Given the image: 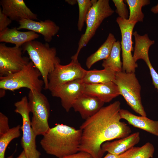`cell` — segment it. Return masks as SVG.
<instances>
[{"label":"cell","instance_id":"23","mask_svg":"<svg viewBox=\"0 0 158 158\" xmlns=\"http://www.w3.org/2000/svg\"><path fill=\"white\" fill-rule=\"evenodd\" d=\"M121 42L116 41L114 44L110 53L102 64L104 68L109 69L115 73L122 71V62L121 61Z\"/></svg>","mask_w":158,"mask_h":158},{"label":"cell","instance_id":"18","mask_svg":"<svg viewBox=\"0 0 158 158\" xmlns=\"http://www.w3.org/2000/svg\"><path fill=\"white\" fill-rule=\"evenodd\" d=\"M120 114L121 119L126 120L130 124L158 136V121L152 120L146 116H136L123 109H120Z\"/></svg>","mask_w":158,"mask_h":158},{"label":"cell","instance_id":"31","mask_svg":"<svg viewBox=\"0 0 158 158\" xmlns=\"http://www.w3.org/2000/svg\"><path fill=\"white\" fill-rule=\"evenodd\" d=\"M150 71L151 76L152 84L154 85L155 88L157 89L158 92V74L153 67L150 61L146 63Z\"/></svg>","mask_w":158,"mask_h":158},{"label":"cell","instance_id":"12","mask_svg":"<svg viewBox=\"0 0 158 158\" xmlns=\"http://www.w3.org/2000/svg\"><path fill=\"white\" fill-rule=\"evenodd\" d=\"M84 85L82 79H79L57 87L50 91L52 96L60 99L62 106L68 112L76 100L84 94Z\"/></svg>","mask_w":158,"mask_h":158},{"label":"cell","instance_id":"19","mask_svg":"<svg viewBox=\"0 0 158 158\" xmlns=\"http://www.w3.org/2000/svg\"><path fill=\"white\" fill-rule=\"evenodd\" d=\"M140 133L137 132L118 140L103 143L101 146L104 152L119 155L132 148L140 142Z\"/></svg>","mask_w":158,"mask_h":158},{"label":"cell","instance_id":"17","mask_svg":"<svg viewBox=\"0 0 158 158\" xmlns=\"http://www.w3.org/2000/svg\"><path fill=\"white\" fill-rule=\"evenodd\" d=\"M39 36L37 33L32 31L23 32L19 31L16 27L7 28L0 32V42L10 43L16 47H21L25 43L35 40Z\"/></svg>","mask_w":158,"mask_h":158},{"label":"cell","instance_id":"36","mask_svg":"<svg viewBox=\"0 0 158 158\" xmlns=\"http://www.w3.org/2000/svg\"><path fill=\"white\" fill-rule=\"evenodd\" d=\"M17 158H27L24 151L23 150Z\"/></svg>","mask_w":158,"mask_h":158},{"label":"cell","instance_id":"13","mask_svg":"<svg viewBox=\"0 0 158 158\" xmlns=\"http://www.w3.org/2000/svg\"><path fill=\"white\" fill-rule=\"evenodd\" d=\"M2 12L12 21L18 22L23 19H38L37 15L27 6L23 0H1Z\"/></svg>","mask_w":158,"mask_h":158},{"label":"cell","instance_id":"33","mask_svg":"<svg viewBox=\"0 0 158 158\" xmlns=\"http://www.w3.org/2000/svg\"><path fill=\"white\" fill-rule=\"evenodd\" d=\"M119 155L108 153L103 158H119Z\"/></svg>","mask_w":158,"mask_h":158},{"label":"cell","instance_id":"16","mask_svg":"<svg viewBox=\"0 0 158 158\" xmlns=\"http://www.w3.org/2000/svg\"><path fill=\"white\" fill-rule=\"evenodd\" d=\"M104 103L96 97L83 94L76 100L72 108L80 113L83 119L86 120L97 112Z\"/></svg>","mask_w":158,"mask_h":158},{"label":"cell","instance_id":"20","mask_svg":"<svg viewBox=\"0 0 158 158\" xmlns=\"http://www.w3.org/2000/svg\"><path fill=\"white\" fill-rule=\"evenodd\" d=\"M133 35L135 40L133 55L134 61L136 63L138 60L142 59L147 63L150 61L148 54L149 49L150 47L154 43V41L150 40L147 34L141 35L135 31L133 32Z\"/></svg>","mask_w":158,"mask_h":158},{"label":"cell","instance_id":"1","mask_svg":"<svg viewBox=\"0 0 158 158\" xmlns=\"http://www.w3.org/2000/svg\"><path fill=\"white\" fill-rule=\"evenodd\" d=\"M120 106V102L116 101L103 107L82 124L79 152H86L93 158H102L105 152L101 148L103 143L130 135V128L121 121Z\"/></svg>","mask_w":158,"mask_h":158},{"label":"cell","instance_id":"14","mask_svg":"<svg viewBox=\"0 0 158 158\" xmlns=\"http://www.w3.org/2000/svg\"><path fill=\"white\" fill-rule=\"evenodd\" d=\"M18 30L25 29L41 34L45 41L50 42L53 37L58 32L60 28L53 21L49 19L37 21L28 19H22L19 22Z\"/></svg>","mask_w":158,"mask_h":158},{"label":"cell","instance_id":"9","mask_svg":"<svg viewBox=\"0 0 158 158\" xmlns=\"http://www.w3.org/2000/svg\"><path fill=\"white\" fill-rule=\"evenodd\" d=\"M22 51L21 47L0 44V77L18 72L29 63L30 58L23 56Z\"/></svg>","mask_w":158,"mask_h":158},{"label":"cell","instance_id":"3","mask_svg":"<svg viewBox=\"0 0 158 158\" xmlns=\"http://www.w3.org/2000/svg\"><path fill=\"white\" fill-rule=\"evenodd\" d=\"M23 51L26 52L35 67L40 72L44 83V89H48V76L54 69L56 64L60 63L56 56L55 48L50 47L47 43H43L33 40L28 42L21 47Z\"/></svg>","mask_w":158,"mask_h":158},{"label":"cell","instance_id":"34","mask_svg":"<svg viewBox=\"0 0 158 158\" xmlns=\"http://www.w3.org/2000/svg\"><path fill=\"white\" fill-rule=\"evenodd\" d=\"M151 11L154 14L158 13V3L157 5L152 7L151 8Z\"/></svg>","mask_w":158,"mask_h":158},{"label":"cell","instance_id":"10","mask_svg":"<svg viewBox=\"0 0 158 158\" xmlns=\"http://www.w3.org/2000/svg\"><path fill=\"white\" fill-rule=\"evenodd\" d=\"M87 70L83 68L78 60H71L66 65L58 63L48 75V89L53 88L71 81L82 79Z\"/></svg>","mask_w":158,"mask_h":158},{"label":"cell","instance_id":"30","mask_svg":"<svg viewBox=\"0 0 158 158\" xmlns=\"http://www.w3.org/2000/svg\"><path fill=\"white\" fill-rule=\"evenodd\" d=\"M12 20L2 11L0 8V32L8 28L12 23Z\"/></svg>","mask_w":158,"mask_h":158},{"label":"cell","instance_id":"11","mask_svg":"<svg viewBox=\"0 0 158 158\" xmlns=\"http://www.w3.org/2000/svg\"><path fill=\"white\" fill-rule=\"evenodd\" d=\"M116 22L120 29L121 35V42L122 57V71L127 73H135L138 65L134 61L132 41L133 30L136 23H130L128 19L117 18Z\"/></svg>","mask_w":158,"mask_h":158},{"label":"cell","instance_id":"15","mask_svg":"<svg viewBox=\"0 0 158 158\" xmlns=\"http://www.w3.org/2000/svg\"><path fill=\"white\" fill-rule=\"evenodd\" d=\"M84 94L108 103L120 95L117 86L113 81L96 84H84Z\"/></svg>","mask_w":158,"mask_h":158},{"label":"cell","instance_id":"7","mask_svg":"<svg viewBox=\"0 0 158 158\" xmlns=\"http://www.w3.org/2000/svg\"><path fill=\"white\" fill-rule=\"evenodd\" d=\"M28 104L33 114L31 126L36 136L44 135L50 129L48 120L50 106L48 100L41 92L30 90L28 95Z\"/></svg>","mask_w":158,"mask_h":158},{"label":"cell","instance_id":"32","mask_svg":"<svg viewBox=\"0 0 158 158\" xmlns=\"http://www.w3.org/2000/svg\"><path fill=\"white\" fill-rule=\"evenodd\" d=\"M63 158H93L89 153L84 152L80 151Z\"/></svg>","mask_w":158,"mask_h":158},{"label":"cell","instance_id":"25","mask_svg":"<svg viewBox=\"0 0 158 158\" xmlns=\"http://www.w3.org/2000/svg\"><path fill=\"white\" fill-rule=\"evenodd\" d=\"M154 151L153 145L147 142L140 147H133L119 155V158H152Z\"/></svg>","mask_w":158,"mask_h":158},{"label":"cell","instance_id":"28","mask_svg":"<svg viewBox=\"0 0 158 158\" xmlns=\"http://www.w3.org/2000/svg\"><path fill=\"white\" fill-rule=\"evenodd\" d=\"M112 1L116 8V12L119 17L123 19H128L129 16L128 11L124 1L113 0Z\"/></svg>","mask_w":158,"mask_h":158},{"label":"cell","instance_id":"8","mask_svg":"<svg viewBox=\"0 0 158 158\" xmlns=\"http://www.w3.org/2000/svg\"><path fill=\"white\" fill-rule=\"evenodd\" d=\"M15 112L20 114L22 119L21 128L23 132L21 145L27 158H40L41 153L36 148V137L32 129L30 117V112L28 99L26 96L14 104Z\"/></svg>","mask_w":158,"mask_h":158},{"label":"cell","instance_id":"37","mask_svg":"<svg viewBox=\"0 0 158 158\" xmlns=\"http://www.w3.org/2000/svg\"><path fill=\"white\" fill-rule=\"evenodd\" d=\"M0 97H3L5 95V90L0 89Z\"/></svg>","mask_w":158,"mask_h":158},{"label":"cell","instance_id":"21","mask_svg":"<svg viewBox=\"0 0 158 158\" xmlns=\"http://www.w3.org/2000/svg\"><path fill=\"white\" fill-rule=\"evenodd\" d=\"M114 35L109 33L103 44L95 52L86 59L85 64L87 68H90L97 62L107 59L109 56L114 43L116 41Z\"/></svg>","mask_w":158,"mask_h":158},{"label":"cell","instance_id":"29","mask_svg":"<svg viewBox=\"0 0 158 158\" xmlns=\"http://www.w3.org/2000/svg\"><path fill=\"white\" fill-rule=\"evenodd\" d=\"M10 129L7 116L0 112V136L7 132Z\"/></svg>","mask_w":158,"mask_h":158},{"label":"cell","instance_id":"38","mask_svg":"<svg viewBox=\"0 0 158 158\" xmlns=\"http://www.w3.org/2000/svg\"></svg>","mask_w":158,"mask_h":158},{"label":"cell","instance_id":"2","mask_svg":"<svg viewBox=\"0 0 158 158\" xmlns=\"http://www.w3.org/2000/svg\"><path fill=\"white\" fill-rule=\"evenodd\" d=\"M82 135L80 129L58 124L43 135L40 144L47 154L63 158L79 152Z\"/></svg>","mask_w":158,"mask_h":158},{"label":"cell","instance_id":"4","mask_svg":"<svg viewBox=\"0 0 158 158\" xmlns=\"http://www.w3.org/2000/svg\"><path fill=\"white\" fill-rule=\"evenodd\" d=\"M39 71L30 61L20 71L0 77V89L14 91L22 88L41 92L44 83Z\"/></svg>","mask_w":158,"mask_h":158},{"label":"cell","instance_id":"27","mask_svg":"<svg viewBox=\"0 0 158 158\" xmlns=\"http://www.w3.org/2000/svg\"><path fill=\"white\" fill-rule=\"evenodd\" d=\"M79 9L78 28L81 31L85 22L88 12L93 4L92 0H77Z\"/></svg>","mask_w":158,"mask_h":158},{"label":"cell","instance_id":"6","mask_svg":"<svg viewBox=\"0 0 158 158\" xmlns=\"http://www.w3.org/2000/svg\"><path fill=\"white\" fill-rule=\"evenodd\" d=\"M113 82L117 86L120 95L132 109L140 116H146L141 101V86L135 73L123 71L116 73Z\"/></svg>","mask_w":158,"mask_h":158},{"label":"cell","instance_id":"26","mask_svg":"<svg viewBox=\"0 0 158 158\" xmlns=\"http://www.w3.org/2000/svg\"><path fill=\"white\" fill-rule=\"evenodd\" d=\"M21 128L20 125H18L10 128L7 132L0 136V158H5V152L8 146L12 140L20 135ZM8 158H12V157Z\"/></svg>","mask_w":158,"mask_h":158},{"label":"cell","instance_id":"35","mask_svg":"<svg viewBox=\"0 0 158 158\" xmlns=\"http://www.w3.org/2000/svg\"><path fill=\"white\" fill-rule=\"evenodd\" d=\"M65 1L72 5H73L77 3V0H66Z\"/></svg>","mask_w":158,"mask_h":158},{"label":"cell","instance_id":"5","mask_svg":"<svg viewBox=\"0 0 158 158\" xmlns=\"http://www.w3.org/2000/svg\"><path fill=\"white\" fill-rule=\"evenodd\" d=\"M92 3L86 17L85 31L79 40L76 53L71 57L72 60H78L80 50L93 37L103 20L114 12L110 6L109 0H92Z\"/></svg>","mask_w":158,"mask_h":158},{"label":"cell","instance_id":"24","mask_svg":"<svg viewBox=\"0 0 158 158\" xmlns=\"http://www.w3.org/2000/svg\"><path fill=\"white\" fill-rule=\"evenodd\" d=\"M130 11L128 21L130 23L143 21L144 15L142 12V8L150 4L149 0H126Z\"/></svg>","mask_w":158,"mask_h":158},{"label":"cell","instance_id":"22","mask_svg":"<svg viewBox=\"0 0 158 158\" xmlns=\"http://www.w3.org/2000/svg\"><path fill=\"white\" fill-rule=\"evenodd\" d=\"M116 73L105 68L101 70L94 69L87 71L82 79L85 84H96L113 82Z\"/></svg>","mask_w":158,"mask_h":158}]
</instances>
